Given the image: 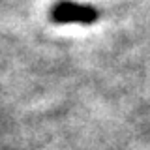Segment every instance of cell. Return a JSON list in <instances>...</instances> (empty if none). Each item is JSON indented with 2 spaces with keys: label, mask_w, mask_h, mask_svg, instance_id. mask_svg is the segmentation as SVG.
<instances>
[{
  "label": "cell",
  "mask_w": 150,
  "mask_h": 150,
  "mask_svg": "<svg viewBox=\"0 0 150 150\" xmlns=\"http://www.w3.org/2000/svg\"><path fill=\"white\" fill-rule=\"evenodd\" d=\"M100 17L94 6L71 2V0H62L56 2L51 8V21L54 25H94Z\"/></svg>",
  "instance_id": "cell-1"
}]
</instances>
